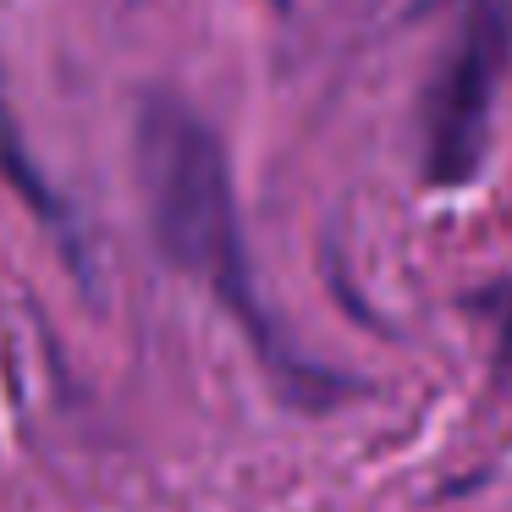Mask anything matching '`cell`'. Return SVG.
<instances>
[{
    "mask_svg": "<svg viewBox=\"0 0 512 512\" xmlns=\"http://www.w3.org/2000/svg\"><path fill=\"white\" fill-rule=\"evenodd\" d=\"M138 182H144L149 226H155L160 254L177 270L215 292L226 309L237 314L254 347L276 375H303V364L287 353L276 336L265 303L254 292V270H248L243 248V221H237V193H232V160H226L215 127L199 111H188L171 94H155L138 116Z\"/></svg>",
    "mask_w": 512,
    "mask_h": 512,
    "instance_id": "1",
    "label": "cell"
},
{
    "mask_svg": "<svg viewBox=\"0 0 512 512\" xmlns=\"http://www.w3.org/2000/svg\"><path fill=\"white\" fill-rule=\"evenodd\" d=\"M512 67V0H452L446 45L419 94V171L435 193L474 188L496 144Z\"/></svg>",
    "mask_w": 512,
    "mask_h": 512,
    "instance_id": "2",
    "label": "cell"
},
{
    "mask_svg": "<svg viewBox=\"0 0 512 512\" xmlns=\"http://www.w3.org/2000/svg\"><path fill=\"white\" fill-rule=\"evenodd\" d=\"M0 182H12L17 199H23L34 215H45V226H61V204L45 193V182H39L34 160L23 155V138H17V127H12V111H6V100H0Z\"/></svg>",
    "mask_w": 512,
    "mask_h": 512,
    "instance_id": "3",
    "label": "cell"
}]
</instances>
